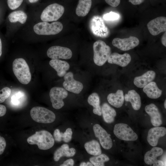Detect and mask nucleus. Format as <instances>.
I'll use <instances>...</instances> for the list:
<instances>
[{
    "label": "nucleus",
    "mask_w": 166,
    "mask_h": 166,
    "mask_svg": "<svg viewBox=\"0 0 166 166\" xmlns=\"http://www.w3.org/2000/svg\"><path fill=\"white\" fill-rule=\"evenodd\" d=\"M27 141L30 144L37 145L39 149L42 150L50 149L54 144V140L52 135L45 130L36 132L34 134L27 138Z\"/></svg>",
    "instance_id": "1"
},
{
    "label": "nucleus",
    "mask_w": 166,
    "mask_h": 166,
    "mask_svg": "<svg viewBox=\"0 0 166 166\" xmlns=\"http://www.w3.org/2000/svg\"><path fill=\"white\" fill-rule=\"evenodd\" d=\"M13 70L14 75L21 83L26 85L30 82L31 76L30 69L23 58H16L14 61Z\"/></svg>",
    "instance_id": "2"
},
{
    "label": "nucleus",
    "mask_w": 166,
    "mask_h": 166,
    "mask_svg": "<svg viewBox=\"0 0 166 166\" xmlns=\"http://www.w3.org/2000/svg\"><path fill=\"white\" fill-rule=\"evenodd\" d=\"M93 48L94 63L98 66L103 65L111 54V48L104 41L99 40L94 42Z\"/></svg>",
    "instance_id": "3"
},
{
    "label": "nucleus",
    "mask_w": 166,
    "mask_h": 166,
    "mask_svg": "<svg viewBox=\"0 0 166 166\" xmlns=\"http://www.w3.org/2000/svg\"><path fill=\"white\" fill-rule=\"evenodd\" d=\"M63 28L62 24L59 22L49 23L43 21L36 24L33 27L35 33L39 35H55L61 31Z\"/></svg>",
    "instance_id": "4"
},
{
    "label": "nucleus",
    "mask_w": 166,
    "mask_h": 166,
    "mask_svg": "<svg viewBox=\"0 0 166 166\" xmlns=\"http://www.w3.org/2000/svg\"><path fill=\"white\" fill-rule=\"evenodd\" d=\"M30 114L34 121L39 123H51L56 118L55 115L52 111L42 107L36 106L32 108Z\"/></svg>",
    "instance_id": "5"
},
{
    "label": "nucleus",
    "mask_w": 166,
    "mask_h": 166,
    "mask_svg": "<svg viewBox=\"0 0 166 166\" xmlns=\"http://www.w3.org/2000/svg\"><path fill=\"white\" fill-rule=\"evenodd\" d=\"M64 11V7L61 5L57 3L50 4L42 12L41 19L46 22L56 21L61 17Z\"/></svg>",
    "instance_id": "6"
},
{
    "label": "nucleus",
    "mask_w": 166,
    "mask_h": 166,
    "mask_svg": "<svg viewBox=\"0 0 166 166\" xmlns=\"http://www.w3.org/2000/svg\"><path fill=\"white\" fill-rule=\"evenodd\" d=\"M113 132L119 139L125 141H134L138 139L137 135L128 125L123 123L115 124Z\"/></svg>",
    "instance_id": "7"
},
{
    "label": "nucleus",
    "mask_w": 166,
    "mask_h": 166,
    "mask_svg": "<svg viewBox=\"0 0 166 166\" xmlns=\"http://www.w3.org/2000/svg\"><path fill=\"white\" fill-rule=\"evenodd\" d=\"M49 95L53 107L58 109L64 106L63 100L68 96V93L62 88L54 87L51 89Z\"/></svg>",
    "instance_id": "8"
},
{
    "label": "nucleus",
    "mask_w": 166,
    "mask_h": 166,
    "mask_svg": "<svg viewBox=\"0 0 166 166\" xmlns=\"http://www.w3.org/2000/svg\"><path fill=\"white\" fill-rule=\"evenodd\" d=\"M139 43V39L132 36L123 39L115 38L112 42L113 46L123 51H127L133 49L138 46Z\"/></svg>",
    "instance_id": "9"
},
{
    "label": "nucleus",
    "mask_w": 166,
    "mask_h": 166,
    "mask_svg": "<svg viewBox=\"0 0 166 166\" xmlns=\"http://www.w3.org/2000/svg\"><path fill=\"white\" fill-rule=\"evenodd\" d=\"M47 55L52 59H68L72 56V52L69 48L60 46H53L47 50Z\"/></svg>",
    "instance_id": "10"
},
{
    "label": "nucleus",
    "mask_w": 166,
    "mask_h": 166,
    "mask_svg": "<svg viewBox=\"0 0 166 166\" xmlns=\"http://www.w3.org/2000/svg\"><path fill=\"white\" fill-rule=\"evenodd\" d=\"M64 79L63 85L66 90L74 93L79 94L83 89L82 84L74 79L72 72L66 73L64 76Z\"/></svg>",
    "instance_id": "11"
},
{
    "label": "nucleus",
    "mask_w": 166,
    "mask_h": 166,
    "mask_svg": "<svg viewBox=\"0 0 166 166\" xmlns=\"http://www.w3.org/2000/svg\"><path fill=\"white\" fill-rule=\"evenodd\" d=\"M93 129L95 136L99 139L102 147L107 150L110 149L113 146V142L106 131L98 124L94 125Z\"/></svg>",
    "instance_id": "12"
},
{
    "label": "nucleus",
    "mask_w": 166,
    "mask_h": 166,
    "mask_svg": "<svg viewBox=\"0 0 166 166\" xmlns=\"http://www.w3.org/2000/svg\"><path fill=\"white\" fill-rule=\"evenodd\" d=\"M148 29L151 34L158 35L166 30V18L164 16L157 17L150 21L147 24Z\"/></svg>",
    "instance_id": "13"
},
{
    "label": "nucleus",
    "mask_w": 166,
    "mask_h": 166,
    "mask_svg": "<svg viewBox=\"0 0 166 166\" xmlns=\"http://www.w3.org/2000/svg\"><path fill=\"white\" fill-rule=\"evenodd\" d=\"M145 110L150 117L151 122L153 126H159L162 124L161 114L155 105L151 103L147 105L145 107Z\"/></svg>",
    "instance_id": "14"
},
{
    "label": "nucleus",
    "mask_w": 166,
    "mask_h": 166,
    "mask_svg": "<svg viewBox=\"0 0 166 166\" xmlns=\"http://www.w3.org/2000/svg\"><path fill=\"white\" fill-rule=\"evenodd\" d=\"M166 134V128L164 127H155L150 129L147 136V140L151 146L155 147L158 144L159 138Z\"/></svg>",
    "instance_id": "15"
},
{
    "label": "nucleus",
    "mask_w": 166,
    "mask_h": 166,
    "mask_svg": "<svg viewBox=\"0 0 166 166\" xmlns=\"http://www.w3.org/2000/svg\"><path fill=\"white\" fill-rule=\"evenodd\" d=\"M93 21V30L95 35L102 38L106 37L109 35V30L101 18L96 17Z\"/></svg>",
    "instance_id": "16"
},
{
    "label": "nucleus",
    "mask_w": 166,
    "mask_h": 166,
    "mask_svg": "<svg viewBox=\"0 0 166 166\" xmlns=\"http://www.w3.org/2000/svg\"><path fill=\"white\" fill-rule=\"evenodd\" d=\"M131 58L130 55L128 53L120 54L117 53L111 54L107 61L112 64L117 65L122 67L127 66L130 62Z\"/></svg>",
    "instance_id": "17"
},
{
    "label": "nucleus",
    "mask_w": 166,
    "mask_h": 166,
    "mask_svg": "<svg viewBox=\"0 0 166 166\" xmlns=\"http://www.w3.org/2000/svg\"><path fill=\"white\" fill-rule=\"evenodd\" d=\"M155 72L152 70H149L142 75L135 77L134 84L139 88H143L148 84L152 81L155 78Z\"/></svg>",
    "instance_id": "18"
},
{
    "label": "nucleus",
    "mask_w": 166,
    "mask_h": 166,
    "mask_svg": "<svg viewBox=\"0 0 166 166\" xmlns=\"http://www.w3.org/2000/svg\"><path fill=\"white\" fill-rule=\"evenodd\" d=\"M49 64L57 72L58 76L60 77H64L70 67L69 65L67 62L58 59H52L49 61Z\"/></svg>",
    "instance_id": "19"
},
{
    "label": "nucleus",
    "mask_w": 166,
    "mask_h": 166,
    "mask_svg": "<svg viewBox=\"0 0 166 166\" xmlns=\"http://www.w3.org/2000/svg\"><path fill=\"white\" fill-rule=\"evenodd\" d=\"M76 152V151L74 148H69L68 144H64L55 151L53 159L55 161H57L63 156L73 157L75 155Z\"/></svg>",
    "instance_id": "20"
},
{
    "label": "nucleus",
    "mask_w": 166,
    "mask_h": 166,
    "mask_svg": "<svg viewBox=\"0 0 166 166\" xmlns=\"http://www.w3.org/2000/svg\"><path fill=\"white\" fill-rule=\"evenodd\" d=\"M107 99L111 105L117 108H120L124 101L123 91L119 89L115 93H110L108 95Z\"/></svg>",
    "instance_id": "21"
},
{
    "label": "nucleus",
    "mask_w": 166,
    "mask_h": 166,
    "mask_svg": "<svg viewBox=\"0 0 166 166\" xmlns=\"http://www.w3.org/2000/svg\"><path fill=\"white\" fill-rule=\"evenodd\" d=\"M143 91L148 97L151 99L158 98L162 93V90L158 88L155 82L152 81L143 88Z\"/></svg>",
    "instance_id": "22"
},
{
    "label": "nucleus",
    "mask_w": 166,
    "mask_h": 166,
    "mask_svg": "<svg viewBox=\"0 0 166 166\" xmlns=\"http://www.w3.org/2000/svg\"><path fill=\"white\" fill-rule=\"evenodd\" d=\"M124 98L126 101L130 102L134 110H137L140 109L141 106L140 97L135 90H129L128 93L125 94Z\"/></svg>",
    "instance_id": "23"
},
{
    "label": "nucleus",
    "mask_w": 166,
    "mask_h": 166,
    "mask_svg": "<svg viewBox=\"0 0 166 166\" xmlns=\"http://www.w3.org/2000/svg\"><path fill=\"white\" fill-rule=\"evenodd\" d=\"M163 153V150L162 148L154 147L145 154L144 162L147 164H153L157 160V157L161 155Z\"/></svg>",
    "instance_id": "24"
},
{
    "label": "nucleus",
    "mask_w": 166,
    "mask_h": 166,
    "mask_svg": "<svg viewBox=\"0 0 166 166\" xmlns=\"http://www.w3.org/2000/svg\"><path fill=\"white\" fill-rule=\"evenodd\" d=\"M101 111L103 119L106 123H111L114 121L116 116V112L108 104L106 103L103 104Z\"/></svg>",
    "instance_id": "25"
},
{
    "label": "nucleus",
    "mask_w": 166,
    "mask_h": 166,
    "mask_svg": "<svg viewBox=\"0 0 166 166\" xmlns=\"http://www.w3.org/2000/svg\"><path fill=\"white\" fill-rule=\"evenodd\" d=\"M92 4V0H79L76 9V14L80 17L86 15L90 10Z\"/></svg>",
    "instance_id": "26"
},
{
    "label": "nucleus",
    "mask_w": 166,
    "mask_h": 166,
    "mask_svg": "<svg viewBox=\"0 0 166 166\" xmlns=\"http://www.w3.org/2000/svg\"><path fill=\"white\" fill-rule=\"evenodd\" d=\"M88 102L93 106V113L96 115L101 116L102 115L101 108L100 105V98L98 94L93 93L88 97Z\"/></svg>",
    "instance_id": "27"
},
{
    "label": "nucleus",
    "mask_w": 166,
    "mask_h": 166,
    "mask_svg": "<svg viewBox=\"0 0 166 166\" xmlns=\"http://www.w3.org/2000/svg\"><path fill=\"white\" fill-rule=\"evenodd\" d=\"M84 147L88 153L91 155L96 156L101 154L100 144L95 140L87 142L84 144Z\"/></svg>",
    "instance_id": "28"
},
{
    "label": "nucleus",
    "mask_w": 166,
    "mask_h": 166,
    "mask_svg": "<svg viewBox=\"0 0 166 166\" xmlns=\"http://www.w3.org/2000/svg\"><path fill=\"white\" fill-rule=\"evenodd\" d=\"M27 16L25 13L22 10L15 11L10 13L8 16L9 21L11 23L19 22L23 24L27 20Z\"/></svg>",
    "instance_id": "29"
},
{
    "label": "nucleus",
    "mask_w": 166,
    "mask_h": 166,
    "mask_svg": "<svg viewBox=\"0 0 166 166\" xmlns=\"http://www.w3.org/2000/svg\"><path fill=\"white\" fill-rule=\"evenodd\" d=\"M109 160V157L104 154H101L89 158L90 161L95 166H104L105 163Z\"/></svg>",
    "instance_id": "30"
},
{
    "label": "nucleus",
    "mask_w": 166,
    "mask_h": 166,
    "mask_svg": "<svg viewBox=\"0 0 166 166\" xmlns=\"http://www.w3.org/2000/svg\"><path fill=\"white\" fill-rule=\"evenodd\" d=\"M23 93L19 91L15 93L11 97V102L15 106H18L21 104V100L24 97Z\"/></svg>",
    "instance_id": "31"
},
{
    "label": "nucleus",
    "mask_w": 166,
    "mask_h": 166,
    "mask_svg": "<svg viewBox=\"0 0 166 166\" xmlns=\"http://www.w3.org/2000/svg\"><path fill=\"white\" fill-rule=\"evenodd\" d=\"M11 89L8 87H5L0 90V103L4 102L10 95Z\"/></svg>",
    "instance_id": "32"
},
{
    "label": "nucleus",
    "mask_w": 166,
    "mask_h": 166,
    "mask_svg": "<svg viewBox=\"0 0 166 166\" xmlns=\"http://www.w3.org/2000/svg\"><path fill=\"white\" fill-rule=\"evenodd\" d=\"M120 18V15L114 12H110L104 14L103 19L106 21H115L118 20Z\"/></svg>",
    "instance_id": "33"
},
{
    "label": "nucleus",
    "mask_w": 166,
    "mask_h": 166,
    "mask_svg": "<svg viewBox=\"0 0 166 166\" xmlns=\"http://www.w3.org/2000/svg\"><path fill=\"white\" fill-rule=\"evenodd\" d=\"M23 0H7L8 7L12 10L18 8L22 4Z\"/></svg>",
    "instance_id": "34"
},
{
    "label": "nucleus",
    "mask_w": 166,
    "mask_h": 166,
    "mask_svg": "<svg viewBox=\"0 0 166 166\" xmlns=\"http://www.w3.org/2000/svg\"><path fill=\"white\" fill-rule=\"evenodd\" d=\"M72 129L68 128L64 133H63L62 140L65 143L69 142L72 139Z\"/></svg>",
    "instance_id": "35"
},
{
    "label": "nucleus",
    "mask_w": 166,
    "mask_h": 166,
    "mask_svg": "<svg viewBox=\"0 0 166 166\" xmlns=\"http://www.w3.org/2000/svg\"><path fill=\"white\" fill-rule=\"evenodd\" d=\"M63 133L60 132L58 129H55L53 133V138L54 140L57 142H60L62 140Z\"/></svg>",
    "instance_id": "36"
},
{
    "label": "nucleus",
    "mask_w": 166,
    "mask_h": 166,
    "mask_svg": "<svg viewBox=\"0 0 166 166\" xmlns=\"http://www.w3.org/2000/svg\"><path fill=\"white\" fill-rule=\"evenodd\" d=\"M6 146V142L4 138L0 136V155L4 152Z\"/></svg>",
    "instance_id": "37"
},
{
    "label": "nucleus",
    "mask_w": 166,
    "mask_h": 166,
    "mask_svg": "<svg viewBox=\"0 0 166 166\" xmlns=\"http://www.w3.org/2000/svg\"><path fill=\"white\" fill-rule=\"evenodd\" d=\"M105 2L109 5L116 7L120 4L121 0H105Z\"/></svg>",
    "instance_id": "38"
},
{
    "label": "nucleus",
    "mask_w": 166,
    "mask_h": 166,
    "mask_svg": "<svg viewBox=\"0 0 166 166\" xmlns=\"http://www.w3.org/2000/svg\"><path fill=\"white\" fill-rule=\"evenodd\" d=\"M74 164V161L72 159H69L65 161L60 166H73Z\"/></svg>",
    "instance_id": "39"
},
{
    "label": "nucleus",
    "mask_w": 166,
    "mask_h": 166,
    "mask_svg": "<svg viewBox=\"0 0 166 166\" xmlns=\"http://www.w3.org/2000/svg\"><path fill=\"white\" fill-rule=\"evenodd\" d=\"M6 111V107L3 105H0V117L4 116Z\"/></svg>",
    "instance_id": "40"
},
{
    "label": "nucleus",
    "mask_w": 166,
    "mask_h": 166,
    "mask_svg": "<svg viewBox=\"0 0 166 166\" xmlns=\"http://www.w3.org/2000/svg\"><path fill=\"white\" fill-rule=\"evenodd\" d=\"M145 0H129V2L134 5H140L143 3Z\"/></svg>",
    "instance_id": "41"
},
{
    "label": "nucleus",
    "mask_w": 166,
    "mask_h": 166,
    "mask_svg": "<svg viewBox=\"0 0 166 166\" xmlns=\"http://www.w3.org/2000/svg\"><path fill=\"white\" fill-rule=\"evenodd\" d=\"M166 32L165 31V33L162 35L161 38V42L162 44L164 46H166Z\"/></svg>",
    "instance_id": "42"
},
{
    "label": "nucleus",
    "mask_w": 166,
    "mask_h": 166,
    "mask_svg": "<svg viewBox=\"0 0 166 166\" xmlns=\"http://www.w3.org/2000/svg\"><path fill=\"white\" fill-rule=\"evenodd\" d=\"M153 166H164V162L161 160H157L153 164Z\"/></svg>",
    "instance_id": "43"
},
{
    "label": "nucleus",
    "mask_w": 166,
    "mask_h": 166,
    "mask_svg": "<svg viewBox=\"0 0 166 166\" xmlns=\"http://www.w3.org/2000/svg\"><path fill=\"white\" fill-rule=\"evenodd\" d=\"M2 54V41L1 38L0 36V57Z\"/></svg>",
    "instance_id": "44"
},
{
    "label": "nucleus",
    "mask_w": 166,
    "mask_h": 166,
    "mask_svg": "<svg viewBox=\"0 0 166 166\" xmlns=\"http://www.w3.org/2000/svg\"><path fill=\"white\" fill-rule=\"evenodd\" d=\"M80 166H87L86 163L85 162H81L80 165Z\"/></svg>",
    "instance_id": "45"
},
{
    "label": "nucleus",
    "mask_w": 166,
    "mask_h": 166,
    "mask_svg": "<svg viewBox=\"0 0 166 166\" xmlns=\"http://www.w3.org/2000/svg\"><path fill=\"white\" fill-rule=\"evenodd\" d=\"M87 166H93V164L91 162H88L86 163Z\"/></svg>",
    "instance_id": "46"
},
{
    "label": "nucleus",
    "mask_w": 166,
    "mask_h": 166,
    "mask_svg": "<svg viewBox=\"0 0 166 166\" xmlns=\"http://www.w3.org/2000/svg\"><path fill=\"white\" fill-rule=\"evenodd\" d=\"M38 1V0H29V2L31 3L36 2Z\"/></svg>",
    "instance_id": "47"
},
{
    "label": "nucleus",
    "mask_w": 166,
    "mask_h": 166,
    "mask_svg": "<svg viewBox=\"0 0 166 166\" xmlns=\"http://www.w3.org/2000/svg\"><path fill=\"white\" fill-rule=\"evenodd\" d=\"M166 100H165V101H164V108H165V109H166Z\"/></svg>",
    "instance_id": "48"
},
{
    "label": "nucleus",
    "mask_w": 166,
    "mask_h": 166,
    "mask_svg": "<svg viewBox=\"0 0 166 166\" xmlns=\"http://www.w3.org/2000/svg\"><path fill=\"white\" fill-rule=\"evenodd\" d=\"M1 13H0V15H1Z\"/></svg>",
    "instance_id": "49"
}]
</instances>
